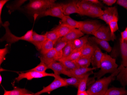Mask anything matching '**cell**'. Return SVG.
<instances>
[{
    "instance_id": "6da1fadb",
    "label": "cell",
    "mask_w": 127,
    "mask_h": 95,
    "mask_svg": "<svg viewBox=\"0 0 127 95\" xmlns=\"http://www.w3.org/2000/svg\"><path fill=\"white\" fill-rule=\"evenodd\" d=\"M120 66L113 73L108 77H104L93 83L86 91L89 95H104L108 90L111 82L115 79V77L120 71Z\"/></svg>"
},
{
    "instance_id": "7a4b0ae2",
    "label": "cell",
    "mask_w": 127,
    "mask_h": 95,
    "mask_svg": "<svg viewBox=\"0 0 127 95\" xmlns=\"http://www.w3.org/2000/svg\"><path fill=\"white\" fill-rule=\"evenodd\" d=\"M56 0H31L25 8L28 13L34 16L35 19L41 16L46 11L52 6Z\"/></svg>"
},
{
    "instance_id": "3957f363",
    "label": "cell",
    "mask_w": 127,
    "mask_h": 95,
    "mask_svg": "<svg viewBox=\"0 0 127 95\" xmlns=\"http://www.w3.org/2000/svg\"><path fill=\"white\" fill-rule=\"evenodd\" d=\"M100 68L99 72L94 73V78L98 80L107 73L115 72L118 68V65L116 63L115 59L105 53L102 57Z\"/></svg>"
},
{
    "instance_id": "277c9868",
    "label": "cell",
    "mask_w": 127,
    "mask_h": 95,
    "mask_svg": "<svg viewBox=\"0 0 127 95\" xmlns=\"http://www.w3.org/2000/svg\"><path fill=\"white\" fill-rule=\"evenodd\" d=\"M10 24L8 21L5 22L2 24V26L5 28V33L3 37L0 38V41H6L9 44H12L19 41L20 40L26 41L30 42L32 40L33 33V29H32L28 31L24 35L21 37H17L13 35L9 29Z\"/></svg>"
},
{
    "instance_id": "5b68a950",
    "label": "cell",
    "mask_w": 127,
    "mask_h": 95,
    "mask_svg": "<svg viewBox=\"0 0 127 95\" xmlns=\"http://www.w3.org/2000/svg\"><path fill=\"white\" fill-rule=\"evenodd\" d=\"M68 86V85L65 82L64 78L61 77L60 75H56L54 81L50 84L43 88L40 91L34 94V95H40L46 93H48L59 88Z\"/></svg>"
},
{
    "instance_id": "8992f818",
    "label": "cell",
    "mask_w": 127,
    "mask_h": 95,
    "mask_svg": "<svg viewBox=\"0 0 127 95\" xmlns=\"http://www.w3.org/2000/svg\"><path fill=\"white\" fill-rule=\"evenodd\" d=\"M102 25L95 21H81L79 29L83 33L87 35H93Z\"/></svg>"
},
{
    "instance_id": "52a82bcc",
    "label": "cell",
    "mask_w": 127,
    "mask_h": 95,
    "mask_svg": "<svg viewBox=\"0 0 127 95\" xmlns=\"http://www.w3.org/2000/svg\"><path fill=\"white\" fill-rule=\"evenodd\" d=\"M56 75L54 73H39L35 71H26L25 73H21L18 74V76L15 80L19 82L23 79H26L31 80L34 78H39L46 76H52L55 78Z\"/></svg>"
},
{
    "instance_id": "ba28073f",
    "label": "cell",
    "mask_w": 127,
    "mask_h": 95,
    "mask_svg": "<svg viewBox=\"0 0 127 95\" xmlns=\"http://www.w3.org/2000/svg\"><path fill=\"white\" fill-rule=\"evenodd\" d=\"M63 5L62 3H55L47 10L40 16H51L62 20L65 15L64 14Z\"/></svg>"
},
{
    "instance_id": "9c48e42d",
    "label": "cell",
    "mask_w": 127,
    "mask_h": 95,
    "mask_svg": "<svg viewBox=\"0 0 127 95\" xmlns=\"http://www.w3.org/2000/svg\"><path fill=\"white\" fill-rule=\"evenodd\" d=\"M93 35L97 38L108 41H113L115 40L112 37L110 28L108 26H101Z\"/></svg>"
},
{
    "instance_id": "30bf717a",
    "label": "cell",
    "mask_w": 127,
    "mask_h": 95,
    "mask_svg": "<svg viewBox=\"0 0 127 95\" xmlns=\"http://www.w3.org/2000/svg\"><path fill=\"white\" fill-rule=\"evenodd\" d=\"M96 68L82 67H80L74 70H67L64 75L69 77H77L80 78H83L86 74L93 70L96 69Z\"/></svg>"
},
{
    "instance_id": "8fae6325",
    "label": "cell",
    "mask_w": 127,
    "mask_h": 95,
    "mask_svg": "<svg viewBox=\"0 0 127 95\" xmlns=\"http://www.w3.org/2000/svg\"><path fill=\"white\" fill-rule=\"evenodd\" d=\"M118 14L117 7H110L106 8L104 10L103 15L99 18V19L103 21L107 25L109 22L115 18L118 17Z\"/></svg>"
},
{
    "instance_id": "7c38bea8",
    "label": "cell",
    "mask_w": 127,
    "mask_h": 95,
    "mask_svg": "<svg viewBox=\"0 0 127 95\" xmlns=\"http://www.w3.org/2000/svg\"><path fill=\"white\" fill-rule=\"evenodd\" d=\"M78 1H73L63 5V10L65 15L69 16L73 13L80 15L79 10L77 5Z\"/></svg>"
},
{
    "instance_id": "4fadbf2b",
    "label": "cell",
    "mask_w": 127,
    "mask_h": 95,
    "mask_svg": "<svg viewBox=\"0 0 127 95\" xmlns=\"http://www.w3.org/2000/svg\"><path fill=\"white\" fill-rule=\"evenodd\" d=\"M84 33L77 29H74L64 37L60 38L63 41L67 43L72 42L76 39L84 36Z\"/></svg>"
},
{
    "instance_id": "5bb4252c",
    "label": "cell",
    "mask_w": 127,
    "mask_h": 95,
    "mask_svg": "<svg viewBox=\"0 0 127 95\" xmlns=\"http://www.w3.org/2000/svg\"><path fill=\"white\" fill-rule=\"evenodd\" d=\"M88 41L90 43L95 44L100 47L107 52H111L112 48L108 41L99 39L95 37H89Z\"/></svg>"
},
{
    "instance_id": "9a60e30c",
    "label": "cell",
    "mask_w": 127,
    "mask_h": 95,
    "mask_svg": "<svg viewBox=\"0 0 127 95\" xmlns=\"http://www.w3.org/2000/svg\"><path fill=\"white\" fill-rule=\"evenodd\" d=\"M39 58L41 62L44 63L47 65L53 62L58 61L56 51L54 48L45 55H42Z\"/></svg>"
},
{
    "instance_id": "2e32d148",
    "label": "cell",
    "mask_w": 127,
    "mask_h": 95,
    "mask_svg": "<svg viewBox=\"0 0 127 95\" xmlns=\"http://www.w3.org/2000/svg\"><path fill=\"white\" fill-rule=\"evenodd\" d=\"M47 40L45 35H40L33 31L32 40L30 42L33 44L38 50H41L43 45Z\"/></svg>"
},
{
    "instance_id": "e0dca14e",
    "label": "cell",
    "mask_w": 127,
    "mask_h": 95,
    "mask_svg": "<svg viewBox=\"0 0 127 95\" xmlns=\"http://www.w3.org/2000/svg\"><path fill=\"white\" fill-rule=\"evenodd\" d=\"M103 54V53L97 46L95 53L91 57V64L93 67L100 68L101 60Z\"/></svg>"
},
{
    "instance_id": "ac0fdd59",
    "label": "cell",
    "mask_w": 127,
    "mask_h": 95,
    "mask_svg": "<svg viewBox=\"0 0 127 95\" xmlns=\"http://www.w3.org/2000/svg\"><path fill=\"white\" fill-rule=\"evenodd\" d=\"M48 69H50L53 70L54 74L55 75H60V74L64 75L67 69L63 63L57 61L53 62L47 65Z\"/></svg>"
},
{
    "instance_id": "d6986e66",
    "label": "cell",
    "mask_w": 127,
    "mask_h": 95,
    "mask_svg": "<svg viewBox=\"0 0 127 95\" xmlns=\"http://www.w3.org/2000/svg\"><path fill=\"white\" fill-rule=\"evenodd\" d=\"M97 46L88 41L80 51L81 57H92L95 53Z\"/></svg>"
},
{
    "instance_id": "ffe728a7",
    "label": "cell",
    "mask_w": 127,
    "mask_h": 95,
    "mask_svg": "<svg viewBox=\"0 0 127 95\" xmlns=\"http://www.w3.org/2000/svg\"><path fill=\"white\" fill-rule=\"evenodd\" d=\"M103 13L104 10H102L101 7L97 5L93 4L85 16H87L92 18H100L103 15Z\"/></svg>"
},
{
    "instance_id": "44dd1931",
    "label": "cell",
    "mask_w": 127,
    "mask_h": 95,
    "mask_svg": "<svg viewBox=\"0 0 127 95\" xmlns=\"http://www.w3.org/2000/svg\"><path fill=\"white\" fill-rule=\"evenodd\" d=\"M89 35H86L72 42L73 51H80L84 46L88 42Z\"/></svg>"
},
{
    "instance_id": "7402d4cb",
    "label": "cell",
    "mask_w": 127,
    "mask_h": 95,
    "mask_svg": "<svg viewBox=\"0 0 127 95\" xmlns=\"http://www.w3.org/2000/svg\"><path fill=\"white\" fill-rule=\"evenodd\" d=\"M93 4V3L89 2L88 0L78 1L77 5L79 10L80 15H85V14L89 10Z\"/></svg>"
},
{
    "instance_id": "603a6c76",
    "label": "cell",
    "mask_w": 127,
    "mask_h": 95,
    "mask_svg": "<svg viewBox=\"0 0 127 95\" xmlns=\"http://www.w3.org/2000/svg\"><path fill=\"white\" fill-rule=\"evenodd\" d=\"M55 29L58 34L59 37L60 38L64 37L74 28L67 25L61 23L55 28Z\"/></svg>"
},
{
    "instance_id": "cb8c5ba5",
    "label": "cell",
    "mask_w": 127,
    "mask_h": 95,
    "mask_svg": "<svg viewBox=\"0 0 127 95\" xmlns=\"http://www.w3.org/2000/svg\"><path fill=\"white\" fill-rule=\"evenodd\" d=\"M120 66V71L117 75V80L122 86H125L127 85V67H125L122 64Z\"/></svg>"
},
{
    "instance_id": "d4e9b609",
    "label": "cell",
    "mask_w": 127,
    "mask_h": 95,
    "mask_svg": "<svg viewBox=\"0 0 127 95\" xmlns=\"http://www.w3.org/2000/svg\"><path fill=\"white\" fill-rule=\"evenodd\" d=\"M67 43L62 41L61 38H59L55 43L54 48L56 51L58 61H59L60 59L62 58L63 49Z\"/></svg>"
},
{
    "instance_id": "484cf974",
    "label": "cell",
    "mask_w": 127,
    "mask_h": 95,
    "mask_svg": "<svg viewBox=\"0 0 127 95\" xmlns=\"http://www.w3.org/2000/svg\"><path fill=\"white\" fill-rule=\"evenodd\" d=\"M61 21L62 23L67 25L74 29H79L80 26L81 21L75 20L69 16L64 15L61 20Z\"/></svg>"
},
{
    "instance_id": "4316f807",
    "label": "cell",
    "mask_w": 127,
    "mask_h": 95,
    "mask_svg": "<svg viewBox=\"0 0 127 95\" xmlns=\"http://www.w3.org/2000/svg\"><path fill=\"white\" fill-rule=\"evenodd\" d=\"M120 49L122 60L121 64L125 67H127V41H120Z\"/></svg>"
},
{
    "instance_id": "83f0119b",
    "label": "cell",
    "mask_w": 127,
    "mask_h": 95,
    "mask_svg": "<svg viewBox=\"0 0 127 95\" xmlns=\"http://www.w3.org/2000/svg\"><path fill=\"white\" fill-rule=\"evenodd\" d=\"M104 95H127V90L125 87H112L108 89Z\"/></svg>"
},
{
    "instance_id": "f1b7e54d",
    "label": "cell",
    "mask_w": 127,
    "mask_h": 95,
    "mask_svg": "<svg viewBox=\"0 0 127 95\" xmlns=\"http://www.w3.org/2000/svg\"><path fill=\"white\" fill-rule=\"evenodd\" d=\"M92 73H93V71L89 72L88 73L86 74L85 75L83 78H81L78 88V93L86 91L88 78L90 75H91Z\"/></svg>"
},
{
    "instance_id": "f546056e",
    "label": "cell",
    "mask_w": 127,
    "mask_h": 95,
    "mask_svg": "<svg viewBox=\"0 0 127 95\" xmlns=\"http://www.w3.org/2000/svg\"><path fill=\"white\" fill-rule=\"evenodd\" d=\"M55 43L52 41L47 39L43 45L40 53L42 55H45L54 48Z\"/></svg>"
},
{
    "instance_id": "4dcf8cb0",
    "label": "cell",
    "mask_w": 127,
    "mask_h": 95,
    "mask_svg": "<svg viewBox=\"0 0 127 95\" xmlns=\"http://www.w3.org/2000/svg\"><path fill=\"white\" fill-rule=\"evenodd\" d=\"M118 17H117L115 19L109 22L108 24V26L110 28L111 31V34L112 37L113 38L114 40L116 39V37L115 34V33L119 29L118 26Z\"/></svg>"
},
{
    "instance_id": "1f68e13d",
    "label": "cell",
    "mask_w": 127,
    "mask_h": 95,
    "mask_svg": "<svg viewBox=\"0 0 127 95\" xmlns=\"http://www.w3.org/2000/svg\"><path fill=\"white\" fill-rule=\"evenodd\" d=\"M91 57H81L75 61L80 67H88L91 63Z\"/></svg>"
},
{
    "instance_id": "d6a6232c",
    "label": "cell",
    "mask_w": 127,
    "mask_h": 95,
    "mask_svg": "<svg viewBox=\"0 0 127 95\" xmlns=\"http://www.w3.org/2000/svg\"><path fill=\"white\" fill-rule=\"evenodd\" d=\"M59 62H61L68 70H74L80 67L75 61L61 60Z\"/></svg>"
},
{
    "instance_id": "836d02e7",
    "label": "cell",
    "mask_w": 127,
    "mask_h": 95,
    "mask_svg": "<svg viewBox=\"0 0 127 95\" xmlns=\"http://www.w3.org/2000/svg\"><path fill=\"white\" fill-rule=\"evenodd\" d=\"M44 35L47 39L52 41L55 44L60 38L58 34L55 29L51 31L47 32Z\"/></svg>"
},
{
    "instance_id": "e575fe53",
    "label": "cell",
    "mask_w": 127,
    "mask_h": 95,
    "mask_svg": "<svg viewBox=\"0 0 127 95\" xmlns=\"http://www.w3.org/2000/svg\"><path fill=\"white\" fill-rule=\"evenodd\" d=\"M73 51L72 42L67 43V45L63 49V56L61 59H64L68 57L72 53Z\"/></svg>"
},
{
    "instance_id": "d590c367",
    "label": "cell",
    "mask_w": 127,
    "mask_h": 95,
    "mask_svg": "<svg viewBox=\"0 0 127 95\" xmlns=\"http://www.w3.org/2000/svg\"><path fill=\"white\" fill-rule=\"evenodd\" d=\"M5 92L8 95H24L26 94L29 93L28 91L25 88H15L13 90L7 91L5 90Z\"/></svg>"
},
{
    "instance_id": "8d00e7d4",
    "label": "cell",
    "mask_w": 127,
    "mask_h": 95,
    "mask_svg": "<svg viewBox=\"0 0 127 95\" xmlns=\"http://www.w3.org/2000/svg\"><path fill=\"white\" fill-rule=\"evenodd\" d=\"M64 79L68 86L72 85L76 88H78L81 78L72 77L69 78H64Z\"/></svg>"
},
{
    "instance_id": "74e56055",
    "label": "cell",
    "mask_w": 127,
    "mask_h": 95,
    "mask_svg": "<svg viewBox=\"0 0 127 95\" xmlns=\"http://www.w3.org/2000/svg\"><path fill=\"white\" fill-rule=\"evenodd\" d=\"M47 69H48L47 65L44 63L41 62L37 66L27 71H35L39 73H45Z\"/></svg>"
},
{
    "instance_id": "f35d334b",
    "label": "cell",
    "mask_w": 127,
    "mask_h": 95,
    "mask_svg": "<svg viewBox=\"0 0 127 95\" xmlns=\"http://www.w3.org/2000/svg\"><path fill=\"white\" fill-rule=\"evenodd\" d=\"M26 0H17L15 1L13 3L8 6V8H9V12L10 13L12 12L15 10L19 9L21 6L24 3Z\"/></svg>"
},
{
    "instance_id": "ab89813d",
    "label": "cell",
    "mask_w": 127,
    "mask_h": 95,
    "mask_svg": "<svg viewBox=\"0 0 127 95\" xmlns=\"http://www.w3.org/2000/svg\"><path fill=\"white\" fill-rule=\"evenodd\" d=\"M81 57V53L80 51H73L72 53L68 57L64 59H61L59 61L61 60L76 61Z\"/></svg>"
},
{
    "instance_id": "60d3db41",
    "label": "cell",
    "mask_w": 127,
    "mask_h": 95,
    "mask_svg": "<svg viewBox=\"0 0 127 95\" xmlns=\"http://www.w3.org/2000/svg\"><path fill=\"white\" fill-rule=\"evenodd\" d=\"M7 45L5 46V48L2 49H0V65L2 63L5 59V56L8 53V46Z\"/></svg>"
},
{
    "instance_id": "b9f144b4",
    "label": "cell",
    "mask_w": 127,
    "mask_h": 95,
    "mask_svg": "<svg viewBox=\"0 0 127 95\" xmlns=\"http://www.w3.org/2000/svg\"><path fill=\"white\" fill-rule=\"evenodd\" d=\"M121 38L120 41L123 42L124 41H127V27L125 30L121 32Z\"/></svg>"
},
{
    "instance_id": "7bdbcfd3",
    "label": "cell",
    "mask_w": 127,
    "mask_h": 95,
    "mask_svg": "<svg viewBox=\"0 0 127 95\" xmlns=\"http://www.w3.org/2000/svg\"><path fill=\"white\" fill-rule=\"evenodd\" d=\"M116 2L117 4L127 10V0H118Z\"/></svg>"
},
{
    "instance_id": "ee69618b",
    "label": "cell",
    "mask_w": 127,
    "mask_h": 95,
    "mask_svg": "<svg viewBox=\"0 0 127 95\" xmlns=\"http://www.w3.org/2000/svg\"><path fill=\"white\" fill-rule=\"evenodd\" d=\"M8 1V0H0V24L2 23L1 20V14H2V10L3 8L4 5Z\"/></svg>"
},
{
    "instance_id": "f6af8a7d",
    "label": "cell",
    "mask_w": 127,
    "mask_h": 95,
    "mask_svg": "<svg viewBox=\"0 0 127 95\" xmlns=\"http://www.w3.org/2000/svg\"><path fill=\"white\" fill-rule=\"evenodd\" d=\"M103 2L109 6H112L117 2L116 0H103Z\"/></svg>"
},
{
    "instance_id": "bcb514c9",
    "label": "cell",
    "mask_w": 127,
    "mask_h": 95,
    "mask_svg": "<svg viewBox=\"0 0 127 95\" xmlns=\"http://www.w3.org/2000/svg\"><path fill=\"white\" fill-rule=\"evenodd\" d=\"M88 1L93 4L97 5H102L100 1H99L98 0H88Z\"/></svg>"
},
{
    "instance_id": "7dc6e473",
    "label": "cell",
    "mask_w": 127,
    "mask_h": 95,
    "mask_svg": "<svg viewBox=\"0 0 127 95\" xmlns=\"http://www.w3.org/2000/svg\"><path fill=\"white\" fill-rule=\"evenodd\" d=\"M77 95H89L86 91L78 93Z\"/></svg>"
},
{
    "instance_id": "c3c4849f",
    "label": "cell",
    "mask_w": 127,
    "mask_h": 95,
    "mask_svg": "<svg viewBox=\"0 0 127 95\" xmlns=\"http://www.w3.org/2000/svg\"><path fill=\"white\" fill-rule=\"evenodd\" d=\"M2 81V77L1 75H0V84H1Z\"/></svg>"
},
{
    "instance_id": "681fc988",
    "label": "cell",
    "mask_w": 127,
    "mask_h": 95,
    "mask_svg": "<svg viewBox=\"0 0 127 95\" xmlns=\"http://www.w3.org/2000/svg\"><path fill=\"white\" fill-rule=\"evenodd\" d=\"M34 94H30L28 93L26 94H25L24 95H34Z\"/></svg>"
},
{
    "instance_id": "f907efd6",
    "label": "cell",
    "mask_w": 127,
    "mask_h": 95,
    "mask_svg": "<svg viewBox=\"0 0 127 95\" xmlns=\"http://www.w3.org/2000/svg\"><path fill=\"white\" fill-rule=\"evenodd\" d=\"M8 95L7 93H6L5 92V93H4V95Z\"/></svg>"
}]
</instances>
